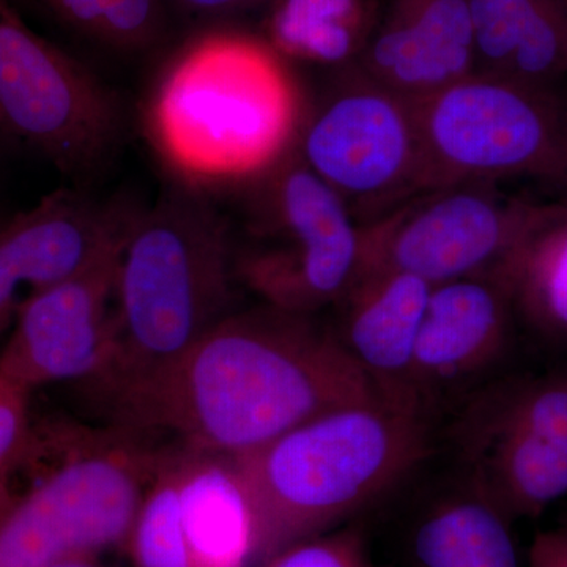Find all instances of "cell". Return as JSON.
Instances as JSON below:
<instances>
[{
	"mask_svg": "<svg viewBox=\"0 0 567 567\" xmlns=\"http://www.w3.org/2000/svg\"><path fill=\"white\" fill-rule=\"evenodd\" d=\"M412 102L429 188L507 178L567 188L563 89L475 71Z\"/></svg>",
	"mask_w": 567,
	"mask_h": 567,
	"instance_id": "cell-7",
	"label": "cell"
},
{
	"mask_svg": "<svg viewBox=\"0 0 567 567\" xmlns=\"http://www.w3.org/2000/svg\"><path fill=\"white\" fill-rule=\"evenodd\" d=\"M234 271L264 305L316 316L336 305L363 267V227L297 155L241 188Z\"/></svg>",
	"mask_w": 567,
	"mask_h": 567,
	"instance_id": "cell-6",
	"label": "cell"
},
{
	"mask_svg": "<svg viewBox=\"0 0 567 567\" xmlns=\"http://www.w3.org/2000/svg\"><path fill=\"white\" fill-rule=\"evenodd\" d=\"M267 2L268 0H167L174 17L178 14L200 24L226 21Z\"/></svg>",
	"mask_w": 567,
	"mask_h": 567,
	"instance_id": "cell-26",
	"label": "cell"
},
{
	"mask_svg": "<svg viewBox=\"0 0 567 567\" xmlns=\"http://www.w3.org/2000/svg\"><path fill=\"white\" fill-rule=\"evenodd\" d=\"M432 287L405 271L364 268L336 303L334 333L380 398L417 410L412 369Z\"/></svg>",
	"mask_w": 567,
	"mask_h": 567,
	"instance_id": "cell-16",
	"label": "cell"
},
{
	"mask_svg": "<svg viewBox=\"0 0 567 567\" xmlns=\"http://www.w3.org/2000/svg\"><path fill=\"white\" fill-rule=\"evenodd\" d=\"M516 317L557 344H567V204H554L505 265Z\"/></svg>",
	"mask_w": 567,
	"mask_h": 567,
	"instance_id": "cell-22",
	"label": "cell"
},
{
	"mask_svg": "<svg viewBox=\"0 0 567 567\" xmlns=\"http://www.w3.org/2000/svg\"><path fill=\"white\" fill-rule=\"evenodd\" d=\"M301 162L330 186L360 226L429 188L412 100L357 65L316 104L297 142Z\"/></svg>",
	"mask_w": 567,
	"mask_h": 567,
	"instance_id": "cell-10",
	"label": "cell"
},
{
	"mask_svg": "<svg viewBox=\"0 0 567 567\" xmlns=\"http://www.w3.org/2000/svg\"><path fill=\"white\" fill-rule=\"evenodd\" d=\"M477 73L539 87L567 80V6L561 0H468Z\"/></svg>",
	"mask_w": 567,
	"mask_h": 567,
	"instance_id": "cell-17",
	"label": "cell"
},
{
	"mask_svg": "<svg viewBox=\"0 0 567 567\" xmlns=\"http://www.w3.org/2000/svg\"><path fill=\"white\" fill-rule=\"evenodd\" d=\"M177 453L178 494L189 565L252 567V511L233 457L182 447H177Z\"/></svg>",
	"mask_w": 567,
	"mask_h": 567,
	"instance_id": "cell-18",
	"label": "cell"
},
{
	"mask_svg": "<svg viewBox=\"0 0 567 567\" xmlns=\"http://www.w3.org/2000/svg\"><path fill=\"white\" fill-rule=\"evenodd\" d=\"M96 557L99 555H74V557L59 559L47 567H103Z\"/></svg>",
	"mask_w": 567,
	"mask_h": 567,
	"instance_id": "cell-28",
	"label": "cell"
},
{
	"mask_svg": "<svg viewBox=\"0 0 567 567\" xmlns=\"http://www.w3.org/2000/svg\"><path fill=\"white\" fill-rule=\"evenodd\" d=\"M514 319L505 268L432 287L412 369L416 405L431 416L442 394L487 372L505 354Z\"/></svg>",
	"mask_w": 567,
	"mask_h": 567,
	"instance_id": "cell-14",
	"label": "cell"
},
{
	"mask_svg": "<svg viewBox=\"0 0 567 567\" xmlns=\"http://www.w3.org/2000/svg\"><path fill=\"white\" fill-rule=\"evenodd\" d=\"M377 398L333 328L264 305L223 317L112 416L182 450L237 457L324 412Z\"/></svg>",
	"mask_w": 567,
	"mask_h": 567,
	"instance_id": "cell-1",
	"label": "cell"
},
{
	"mask_svg": "<svg viewBox=\"0 0 567 567\" xmlns=\"http://www.w3.org/2000/svg\"><path fill=\"white\" fill-rule=\"evenodd\" d=\"M122 130L110 85L0 0V136L81 182L110 162Z\"/></svg>",
	"mask_w": 567,
	"mask_h": 567,
	"instance_id": "cell-8",
	"label": "cell"
},
{
	"mask_svg": "<svg viewBox=\"0 0 567 567\" xmlns=\"http://www.w3.org/2000/svg\"><path fill=\"white\" fill-rule=\"evenodd\" d=\"M166 451L118 425L32 420L0 470V567H47L125 546Z\"/></svg>",
	"mask_w": 567,
	"mask_h": 567,
	"instance_id": "cell-5",
	"label": "cell"
},
{
	"mask_svg": "<svg viewBox=\"0 0 567 567\" xmlns=\"http://www.w3.org/2000/svg\"><path fill=\"white\" fill-rule=\"evenodd\" d=\"M134 567H192L183 533L178 453L169 446L125 540Z\"/></svg>",
	"mask_w": 567,
	"mask_h": 567,
	"instance_id": "cell-23",
	"label": "cell"
},
{
	"mask_svg": "<svg viewBox=\"0 0 567 567\" xmlns=\"http://www.w3.org/2000/svg\"><path fill=\"white\" fill-rule=\"evenodd\" d=\"M429 450V415L377 398L324 412L233 457L252 511V567L344 527L415 472Z\"/></svg>",
	"mask_w": 567,
	"mask_h": 567,
	"instance_id": "cell-4",
	"label": "cell"
},
{
	"mask_svg": "<svg viewBox=\"0 0 567 567\" xmlns=\"http://www.w3.org/2000/svg\"><path fill=\"white\" fill-rule=\"evenodd\" d=\"M514 522L464 484L436 499L410 536V567H524Z\"/></svg>",
	"mask_w": 567,
	"mask_h": 567,
	"instance_id": "cell-19",
	"label": "cell"
},
{
	"mask_svg": "<svg viewBox=\"0 0 567 567\" xmlns=\"http://www.w3.org/2000/svg\"><path fill=\"white\" fill-rule=\"evenodd\" d=\"M308 103L292 63L260 33L200 24L156 71L142 132L169 181L215 194L241 189L297 148Z\"/></svg>",
	"mask_w": 567,
	"mask_h": 567,
	"instance_id": "cell-2",
	"label": "cell"
},
{
	"mask_svg": "<svg viewBox=\"0 0 567 567\" xmlns=\"http://www.w3.org/2000/svg\"><path fill=\"white\" fill-rule=\"evenodd\" d=\"M233 226L213 196L169 182L133 212L115 271V342L92 383L112 410L166 374L233 300Z\"/></svg>",
	"mask_w": 567,
	"mask_h": 567,
	"instance_id": "cell-3",
	"label": "cell"
},
{
	"mask_svg": "<svg viewBox=\"0 0 567 567\" xmlns=\"http://www.w3.org/2000/svg\"><path fill=\"white\" fill-rule=\"evenodd\" d=\"M527 567H567V522L536 535L529 547Z\"/></svg>",
	"mask_w": 567,
	"mask_h": 567,
	"instance_id": "cell-27",
	"label": "cell"
},
{
	"mask_svg": "<svg viewBox=\"0 0 567 567\" xmlns=\"http://www.w3.org/2000/svg\"><path fill=\"white\" fill-rule=\"evenodd\" d=\"M133 210L80 188L48 194L0 223V336L33 295L70 278L121 240Z\"/></svg>",
	"mask_w": 567,
	"mask_h": 567,
	"instance_id": "cell-13",
	"label": "cell"
},
{
	"mask_svg": "<svg viewBox=\"0 0 567 567\" xmlns=\"http://www.w3.org/2000/svg\"><path fill=\"white\" fill-rule=\"evenodd\" d=\"M25 21L115 54L159 47L174 13L167 0H7Z\"/></svg>",
	"mask_w": 567,
	"mask_h": 567,
	"instance_id": "cell-21",
	"label": "cell"
},
{
	"mask_svg": "<svg viewBox=\"0 0 567 567\" xmlns=\"http://www.w3.org/2000/svg\"><path fill=\"white\" fill-rule=\"evenodd\" d=\"M260 35L289 63L349 69L379 17L374 0H268Z\"/></svg>",
	"mask_w": 567,
	"mask_h": 567,
	"instance_id": "cell-20",
	"label": "cell"
},
{
	"mask_svg": "<svg viewBox=\"0 0 567 567\" xmlns=\"http://www.w3.org/2000/svg\"><path fill=\"white\" fill-rule=\"evenodd\" d=\"M11 148V145L9 142L3 140L2 136H0V167H2L3 159H6L7 152H9Z\"/></svg>",
	"mask_w": 567,
	"mask_h": 567,
	"instance_id": "cell-29",
	"label": "cell"
},
{
	"mask_svg": "<svg viewBox=\"0 0 567 567\" xmlns=\"http://www.w3.org/2000/svg\"><path fill=\"white\" fill-rule=\"evenodd\" d=\"M259 567H372L361 525L347 524L284 548Z\"/></svg>",
	"mask_w": 567,
	"mask_h": 567,
	"instance_id": "cell-24",
	"label": "cell"
},
{
	"mask_svg": "<svg viewBox=\"0 0 567 567\" xmlns=\"http://www.w3.org/2000/svg\"><path fill=\"white\" fill-rule=\"evenodd\" d=\"M354 65L409 100L475 73L468 0H390Z\"/></svg>",
	"mask_w": 567,
	"mask_h": 567,
	"instance_id": "cell-15",
	"label": "cell"
},
{
	"mask_svg": "<svg viewBox=\"0 0 567 567\" xmlns=\"http://www.w3.org/2000/svg\"><path fill=\"white\" fill-rule=\"evenodd\" d=\"M31 393L0 380V470L20 451L32 424Z\"/></svg>",
	"mask_w": 567,
	"mask_h": 567,
	"instance_id": "cell-25",
	"label": "cell"
},
{
	"mask_svg": "<svg viewBox=\"0 0 567 567\" xmlns=\"http://www.w3.org/2000/svg\"><path fill=\"white\" fill-rule=\"evenodd\" d=\"M6 218H7V216H2V215H0V223H2V221H3V219H6Z\"/></svg>",
	"mask_w": 567,
	"mask_h": 567,
	"instance_id": "cell-30",
	"label": "cell"
},
{
	"mask_svg": "<svg viewBox=\"0 0 567 567\" xmlns=\"http://www.w3.org/2000/svg\"><path fill=\"white\" fill-rule=\"evenodd\" d=\"M496 183L432 186L363 227V267L393 268L432 286L505 267L554 204H535Z\"/></svg>",
	"mask_w": 567,
	"mask_h": 567,
	"instance_id": "cell-11",
	"label": "cell"
},
{
	"mask_svg": "<svg viewBox=\"0 0 567 567\" xmlns=\"http://www.w3.org/2000/svg\"><path fill=\"white\" fill-rule=\"evenodd\" d=\"M563 3H565V6H567V0H561Z\"/></svg>",
	"mask_w": 567,
	"mask_h": 567,
	"instance_id": "cell-31",
	"label": "cell"
},
{
	"mask_svg": "<svg viewBox=\"0 0 567 567\" xmlns=\"http://www.w3.org/2000/svg\"><path fill=\"white\" fill-rule=\"evenodd\" d=\"M461 484L511 520L536 518L567 495V374L477 388L450 427Z\"/></svg>",
	"mask_w": 567,
	"mask_h": 567,
	"instance_id": "cell-9",
	"label": "cell"
},
{
	"mask_svg": "<svg viewBox=\"0 0 567 567\" xmlns=\"http://www.w3.org/2000/svg\"><path fill=\"white\" fill-rule=\"evenodd\" d=\"M123 235L91 265L24 301L0 350V380L32 394L51 383H93L104 374L114 353Z\"/></svg>",
	"mask_w": 567,
	"mask_h": 567,
	"instance_id": "cell-12",
	"label": "cell"
}]
</instances>
